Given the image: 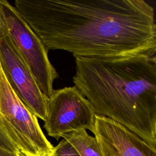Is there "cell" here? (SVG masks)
Segmentation results:
<instances>
[{
  "mask_svg": "<svg viewBox=\"0 0 156 156\" xmlns=\"http://www.w3.org/2000/svg\"><path fill=\"white\" fill-rule=\"evenodd\" d=\"M1 26L9 36L32 73L40 90L49 98L58 74L51 63L48 49L16 8L9 1L0 0Z\"/></svg>",
  "mask_w": 156,
  "mask_h": 156,
  "instance_id": "cell-3",
  "label": "cell"
},
{
  "mask_svg": "<svg viewBox=\"0 0 156 156\" xmlns=\"http://www.w3.org/2000/svg\"><path fill=\"white\" fill-rule=\"evenodd\" d=\"M0 65L7 81L21 102L43 121L46 118V98L12 40L1 26Z\"/></svg>",
  "mask_w": 156,
  "mask_h": 156,
  "instance_id": "cell-6",
  "label": "cell"
},
{
  "mask_svg": "<svg viewBox=\"0 0 156 156\" xmlns=\"http://www.w3.org/2000/svg\"><path fill=\"white\" fill-rule=\"evenodd\" d=\"M0 113L14 130L21 156H51L54 146L45 136L37 116L21 102L1 71Z\"/></svg>",
  "mask_w": 156,
  "mask_h": 156,
  "instance_id": "cell-5",
  "label": "cell"
},
{
  "mask_svg": "<svg viewBox=\"0 0 156 156\" xmlns=\"http://www.w3.org/2000/svg\"><path fill=\"white\" fill-rule=\"evenodd\" d=\"M96 113L92 105L76 86L54 90L46 100L43 127L57 140L63 135L80 130L92 132Z\"/></svg>",
  "mask_w": 156,
  "mask_h": 156,
  "instance_id": "cell-4",
  "label": "cell"
},
{
  "mask_svg": "<svg viewBox=\"0 0 156 156\" xmlns=\"http://www.w3.org/2000/svg\"><path fill=\"white\" fill-rule=\"evenodd\" d=\"M74 86L96 114L112 119L156 149V57H74Z\"/></svg>",
  "mask_w": 156,
  "mask_h": 156,
  "instance_id": "cell-2",
  "label": "cell"
},
{
  "mask_svg": "<svg viewBox=\"0 0 156 156\" xmlns=\"http://www.w3.org/2000/svg\"><path fill=\"white\" fill-rule=\"evenodd\" d=\"M0 30H1V22H0Z\"/></svg>",
  "mask_w": 156,
  "mask_h": 156,
  "instance_id": "cell-13",
  "label": "cell"
},
{
  "mask_svg": "<svg viewBox=\"0 0 156 156\" xmlns=\"http://www.w3.org/2000/svg\"><path fill=\"white\" fill-rule=\"evenodd\" d=\"M48 50L74 57L156 54L154 7L144 0H16Z\"/></svg>",
  "mask_w": 156,
  "mask_h": 156,
  "instance_id": "cell-1",
  "label": "cell"
},
{
  "mask_svg": "<svg viewBox=\"0 0 156 156\" xmlns=\"http://www.w3.org/2000/svg\"><path fill=\"white\" fill-rule=\"evenodd\" d=\"M1 68L0 65V83H1Z\"/></svg>",
  "mask_w": 156,
  "mask_h": 156,
  "instance_id": "cell-12",
  "label": "cell"
},
{
  "mask_svg": "<svg viewBox=\"0 0 156 156\" xmlns=\"http://www.w3.org/2000/svg\"><path fill=\"white\" fill-rule=\"evenodd\" d=\"M0 156H21L17 152L10 151L5 148L0 147Z\"/></svg>",
  "mask_w": 156,
  "mask_h": 156,
  "instance_id": "cell-11",
  "label": "cell"
},
{
  "mask_svg": "<svg viewBox=\"0 0 156 156\" xmlns=\"http://www.w3.org/2000/svg\"><path fill=\"white\" fill-rule=\"evenodd\" d=\"M62 137L74 147L80 156H102L96 139L86 130L71 132Z\"/></svg>",
  "mask_w": 156,
  "mask_h": 156,
  "instance_id": "cell-8",
  "label": "cell"
},
{
  "mask_svg": "<svg viewBox=\"0 0 156 156\" xmlns=\"http://www.w3.org/2000/svg\"><path fill=\"white\" fill-rule=\"evenodd\" d=\"M0 147L19 154V143L17 136L10 124L1 113Z\"/></svg>",
  "mask_w": 156,
  "mask_h": 156,
  "instance_id": "cell-9",
  "label": "cell"
},
{
  "mask_svg": "<svg viewBox=\"0 0 156 156\" xmlns=\"http://www.w3.org/2000/svg\"><path fill=\"white\" fill-rule=\"evenodd\" d=\"M51 156H80L74 147L66 140L62 139L54 147Z\"/></svg>",
  "mask_w": 156,
  "mask_h": 156,
  "instance_id": "cell-10",
  "label": "cell"
},
{
  "mask_svg": "<svg viewBox=\"0 0 156 156\" xmlns=\"http://www.w3.org/2000/svg\"><path fill=\"white\" fill-rule=\"evenodd\" d=\"M102 156H156V149L119 123L96 114L91 132Z\"/></svg>",
  "mask_w": 156,
  "mask_h": 156,
  "instance_id": "cell-7",
  "label": "cell"
}]
</instances>
